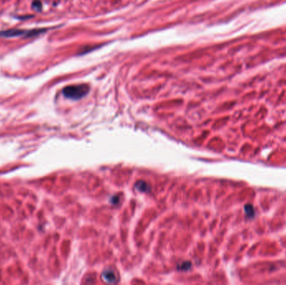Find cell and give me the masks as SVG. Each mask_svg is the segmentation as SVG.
I'll list each match as a JSON object with an SVG mask.
<instances>
[{
  "mask_svg": "<svg viewBox=\"0 0 286 285\" xmlns=\"http://www.w3.org/2000/svg\"><path fill=\"white\" fill-rule=\"evenodd\" d=\"M136 187L140 190V191H144V192H146V191H148L150 190V187H149V185L147 184L146 181H137L136 183Z\"/></svg>",
  "mask_w": 286,
  "mask_h": 285,
  "instance_id": "277c9868",
  "label": "cell"
},
{
  "mask_svg": "<svg viewBox=\"0 0 286 285\" xmlns=\"http://www.w3.org/2000/svg\"><path fill=\"white\" fill-rule=\"evenodd\" d=\"M32 6H33V8H35V10H40V9H41V7H42L41 3H40L39 1H38V0L35 1V2L33 3V4H32Z\"/></svg>",
  "mask_w": 286,
  "mask_h": 285,
  "instance_id": "5b68a950",
  "label": "cell"
},
{
  "mask_svg": "<svg viewBox=\"0 0 286 285\" xmlns=\"http://www.w3.org/2000/svg\"><path fill=\"white\" fill-rule=\"evenodd\" d=\"M88 91L89 87L86 85H75L65 87L63 90V94L69 99L79 100L87 94Z\"/></svg>",
  "mask_w": 286,
  "mask_h": 285,
  "instance_id": "6da1fadb",
  "label": "cell"
},
{
  "mask_svg": "<svg viewBox=\"0 0 286 285\" xmlns=\"http://www.w3.org/2000/svg\"><path fill=\"white\" fill-rule=\"evenodd\" d=\"M245 211H246V213H247V214H248V215H249L250 213H252V214H253V212H252L254 211V208L252 207L251 206L247 205L246 207H245Z\"/></svg>",
  "mask_w": 286,
  "mask_h": 285,
  "instance_id": "8992f818",
  "label": "cell"
},
{
  "mask_svg": "<svg viewBox=\"0 0 286 285\" xmlns=\"http://www.w3.org/2000/svg\"><path fill=\"white\" fill-rule=\"evenodd\" d=\"M25 34V31L23 30H18V29H9L6 31L0 32V36H4V37H16L18 35H22Z\"/></svg>",
  "mask_w": 286,
  "mask_h": 285,
  "instance_id": "3957f363",
  "label": "cell"
},
{
  "mask_svg": "<svg viewBox=\"0 0 286 285\" xmlns=\"http://www.w3.org/2000/svg\"><path fill=\"white\" fill-rule=\"evenodd\" d=\"M102 279L108 283H115L117 282V277L115 273L111 269H105L101 274Z\"/></svg>",
  "mask_w": 286,
  "mask_h": 285,
  "instance_id": "7a4b0ae2",
  "label": "cell"
}]
</instances>
